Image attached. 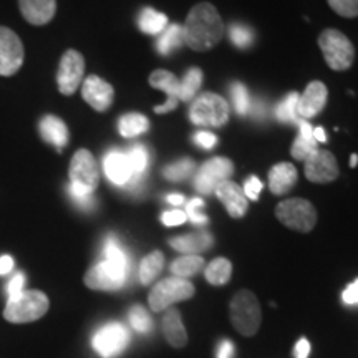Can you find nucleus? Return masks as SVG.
Returning <instances> with one entry per match:
<instances>
[{
	"mask_svg": "<svg viewBox=\"0 0 358 358\" xmlns=\"http://www.w3.org/2000/svg\"><path fill=\"white\" fill-rule=\"evenodd\" d=\"M338 164L335 156L327 150H317L306 159V178L317 185H327L338 178Z\"/></svg>",
	"mask_w": 358,
	"mask_h": 358,
	"instance_id": "obj_14",
	"label": "nucleus"
},
{
	"mask_svg": "<svg viewBox=\"0 0 358 358\" xmlns=\"http://www.w3.org/2000/svg\"><path fill=\"white\" fill-rule=\"evenodd\" d=\"M186 213L179 211V209H173V211H166L161 216V222L164 224V226L168 227H173V226H181V224L186 222Z\"/></svg>",
	"mask_w": 358,
	"mask_h": 358,
	"instance_id": "obj_43",
	"label": "nucleus"
},
{
	"mask_svg": "<svg viewBox=\"0 0 358 358\" xmlns=\"http://www.w3.org/2000/svg\"><path fill=\"white\" fill-rule=\"evenodd\" d=\"M48 297L40 290H24L19 297L12 299L7 302L3 317L12 324H27V322H35L47 313Z\"/></svg>",
	"mask_w": 358,
	"mask_h": 358,
	"instance_id": "obj_5",
	"label": "nucleus"
},
{
	"mask_svg": "<svg viewBox=\"0 0 358 358\" xmlns=\"http://www.w3.org/2000/svg\"><path fill=\"white\" fill-rule=\"evenodd\" d=\"M196 289L187 279L181 277H168L155 285L153 290L150 292L148 302L153 312L168 310L173 303L187 301L194 295Z\"/></svg>",
	"mask_w": 358,
	"mask_h": 358,
	"instance_id": "obj_6",
	"label": "nucleus"
},
{
	"mask_svg": "<svg viewBox=\"0 0 358 358\" xmlns=\"http://www.w3.org/2000/svg\"><path fill=\"white\" fill-rule=\"evenodd\" d=\"M181 45L185 43V30H182V25L179 24H168L166 29H164L163 34H159L158 43V52L161 55H169L174 50H178Z\"/></svg>",
	"mask_w": 358,
	"mask_h": 358,
	"instance_id": "obj_28",
	"label": "nucleus"
},
{
	"mask_svg": "<svg viewBox=\"0 0 358 358\" xmlns=\"http://www.w3.org/2000/svg\"><path fill=\"white\" fill-rule=\"evenodd\" d=\"M128 343L129 332L120 322H110V324L100 327L92 338L93 350L101 358L118 357L128 347Z\"/></svg>",
	"mask_w": 358,
	"mask_h": 358,
	"instance_id": "obj_8",
	"label": "nucleus"
},
{
	"mask_svg": "<svg viewBox=\"0 0 358 358\" xmlns=\"http://www.w3.org/2000/svg\"><path fill=\"white\" fill-rule=\"evenodd\" d=\"M297 182V169L290 163H279L268 171V189L275 196L287 194Z\"/></svg>",
	"mask_w": 358,
	"mask_h": 358,
	"instance_id": "obj_22",
	"label": "nucleus"
},
{
	"mask_svg": "<svg viewBox=\"0 0 358 358\" xmlns=\"http://www.w3.org/2000/svg\"><path fill=\"white\" fill-rule=\"evenodd\" d=\"M24 45L13 30L0 27V77H10L24 64Z\"/></svg>",
	"mask_w": 358,
	"mask_h": 358,
	"instance_id": "obj_13",
	"label": "nucleus"
},
{
	"mask_svg": "<svg viewBox=\"0 0 358 358\" xmlns=\"http://www.w3.org/2000/svg\"><path fill=\"white\" fill-rule=\"evenodd\" d=\"M22 17L32 25H47L57 13V0H19Z\"/></svg>",
	"mask_w": 358,
	"mask_h": 358,
	"instance_id": "obj_20",
	"label": "nucleus"
},
{
	"mask_svg": "<svg viewBox=\"0 0 358 358\" xmlns=\"http://www.w3.org/2000/svg\"><path fill=\"white\" fill-rule=\"evenodd\" d=\"M329 90L322 82H312L307 85L303 95L299 96L297 111L302 120H310L325 108Z\"/></svg>",
	"mask_w": 358,
	"mask_h": 358,
	"instance_id": "obj_16",
	"label": "nucleus"
},
{
	"mask_svg": "<svg viewBox=\"0 0 358 358\" xmlns=\"http://www.w3.org/2000/svg\"><path fill=\"white\" fill-rule=\"evenodd\" d=\"M163 334L168 343L174 348H182L187 343V332L181 320V313L169 307L163 315Z\"/></svg>",
	"mask_w": 358,
	"mask_h": 358,
	"instance_id": "obj_24",
	"label": "nucleus"
},
{
	"mask_svg": "<svg viewBox=\"0 0 358 358\" xmlns=\"http://www.w3.org/2000/svg\"><path fill=\"white\" fill-rule=\"evenodd\" d=\"M150 85L156 90H161L168 95L166 101L163 103L161 106H156L155 111L156 113H168V111L174 110L178 106L179 101V80L176 78V75H173L171 71L168 70H155L153 73L150 75Z\"/></svg>",
	"mask_w": 358,
	"mask_h": 358,
	"instance_id": "obj_18",
	"label": "nucleus"
},
{
	"mask_svg": "<svg viewBox=\"0 0 358 358\" xmlns=\"http://www.w3.org/2000/svg\"><path fill=\"white\" fill-rule=\"evenodd\" d=\"M70 185L87 192H95L100 182L96 161L88 150H78L70 163Z\"/></svg>",
	"mask_w": 358,
	"mask_h": 358,
	"instance_id": "obj_11",
	"label": "nucleus"
},
{
	"mask_svg": "<svg viewBox=\"0 0 358 358\" xmlns=\"http://www.w3.org/2000/svg\"><path fill=\"white\" fill-rule=\"evenodd\" d=\"M267 103L264 100H254L250 103V110H249V115L248 116H252L254 120H266L267 116Z\"/></svg>",
	"mask_w": 358,
	"mask_h": 358,
	"instance_id": "obj_46",
	"label": "nucleus"
},
{
	"mask_svg": "<svg viewBox=\"0 0 358 358\" xmlns=\"http://www.w3.org/2000/svg\"><path fill=\"white\" fill-rule=\"evenodd\" d=\"M169 245L176 249L178 252L186 254V256H198L201 250H208L213 245V237L208 232H198V234L173 237L169 239Z\"/></svg>",
	"mask_w": 358,
	"mask_h": 358,
	"instance_id": "obj_26",
	"label": "nucleus"
},
{
	"mask_svg": "<svg viewBox=\"0 0 358 358\" xmlns=\"http://www.w3.org/2000/svg\"><path fill=\"white\" fill-rule=\"evenodd\" d=\"M275 216L289 229L299 232H310L317 224V211L313 204L301 198L282 201L277 204Z\"/></svg>",
	"mask_w": 358,
	"mask_h": 358,
	"instance_id": "obj_7",
	"label": "nucleus"
},
{
	"mask_svg": "<svg viewBox=\"0 0 358 358\" xmlns=\"http://www.w3.org/2000/svg\"><path fill=\"white\" fill-rule=\"evenodd\" d=\"M38 131L42 134L43 140L55 146L58 151H60L64 146L69 145V140H70L69 128H66V124L62 122L58 116H53V115L43 116V118L40 120Z\"/></svg>",
	"mask_w": 358,
	"mask_h": 358,
	"instance_id": "obj_21",
	"label": "nucleus"
},
{
	"mask_svg": "<svg viewBox=\"0 0 358 358\" xmlns=\"http://www.w3.org/2000/svg\"><path fill=\"white\" fill-rule=\"evenodd\" d=\"M118 129L123 138H136L150 129V120L141 113H127L120 118Z\"/></svg>",
	"mask_w": 358,
	"mask_h": 358,
	"instance_id": "obj_29",
	"label": "nucleus"
},
{
	"mask_svg": "<svg viewBox=\"0 0 358 358\" xmlns=\"http://www.w3.org/2000/svg\"><path fill=\"white\" fill-rule=\"evenodd\" d=\"M203 208H204V201L201 198H194L191 199L189 203H187V213L186 216L189 217L191 222L194 224H208V216L203 213Z\"/></svg>",
	"mask_w": 358,
	"mask_h": 358,
	"instance_id": "obj_40",
	"label": "nucleus"
},
{
	"mask_svg": "<svg viewBox=\"0 0 358 358\" xmlns=\"http://www.w3.org/2000/svg\"><path fill=\"white\" fill-rule=\"evenodd\" d=\"M82 95L85 98V101H87L93 110L105 113V111L110 110V106L113 105L115 90L103 78L96 77V75H90V77L83 82Z\"/></svg>",
	"mask_w": 358,
	"mask_h": 358,
	"instance_id": "obj_15",
	"label": "nucleus"
},
{
	"mask_svg": "<svg viewBox=\"0 0 358 358\" xmlns=\"http://www.w3.org/2000/svg\"><path fill=\"white\" fill-rule=\"evenodd\" d=\"M138 25H140L141 32L148 35H159L168 27V17L164 13L155 10V8L145 7L138 15Z\"/></svg>",
	"mask_w": 358,
	"mask_h": 358,
	"instance_id": "obj_27",
	"label": "nucleus"
},
{
	"mask_svg": "<svg viewBox=\"0 0 358 358\" xmlns=\"http://www.w3.org/2000/svg\"><path fill=\"white\" fill-rule=\"evenodd\" d=\"M234 357V345L229 340H222L216 350V358H232Z\"/></svg>",
	"mask_w": 358,
	"mask_h": 358,
	"instance_id": "obj_48",
	"label": "nucleus"
},
{
	"mask_svg": "<svg viewBox=\"0 0 358 358\" xmlns=\"http://www.w3.org/2000/svg\"><path fill=\"white\" fill-rule=\"evenodd\" d=\"M357 163H358V156H357V155H352V158H350V166L355 168Z\"/></svg>",
	"mask_w": 358,
	"mask_h": 358,
	"instance_id": "obj_53",
	"label": "nucleus"
},
{
	"mask_svg": "<svg viewBox=\"0 0 358 358\" xmlns=\"http://www.w3.org/2000/svg\"><path fill=\"white\" fill-rule=\"evenodd\" d=\"M129 268L116 266L110 261H101L88 268L85 274V285L93 290H118L127 284Z\"/></svg>",
	"mask_w": 358,
	"mask_h": 358,
	"instance_id": "obj_9",
	"label": "nucleus"
},
{
	"mask_svg": "<svg viewBox=\"0 0 358 358\" xmlns=\"http://www.w3.org/2000/svg\"><path fill=\"white\" fill-rule=\"evenodd\" d=\"M204 268V259L201 256H182L171 264V274L174 277L187 279L199 274Z\"/></svg>",
	"mask_w": 358,
	"mask_h": 358,
	"instance_id": "obj_32",
	"label": "nucleus"
},
{
	"mask_svg": "<svg viewBox=\"0 0 358 358\" xmlns=\"http://www.w3.org/2000/svg\"><path fill=\"white\" fill-rule=\"evenodd\" d=\"M330 8L338 15L353 19L358 17V0H327Z\"/></svg>",
	"mask_w": 358,
	"mask_h": 358,
	"instance_id": "obj_39",
	"label": "nucleus"
},
{
	"mask_svg": "<svg viewBox=\"0 0 358 358\" xmlns=\"http://www.w3.org/2000/svg\"><path fill=\"white\" fill-rule=\"evenodd\" d=\"M24 284H25L24 274H17L10 282H8V285H7L8 301H12V299H17L22 292H24Z\"/></svg>",
	"mask_w": 358,
	"mask_h": 358,
	"instance_id": "obj_45",
	"label": "nucleus"
},
{
	"mask_svg": "<svg viewBox=\"0 0 358 358\" xmlns=\"http://www.w3.org/2000/svg\"><path fill=\"white\" fill-rule=\"evenodd\" d=\"M182 30H185V43L187 47L196 52H206L221 42L226 27L213 3L201 2L187 13Z\"/></svg>",
	"mask_w": 358,
	"mask_h": 358,
	"instance_id": "obj_1",
	"label": "nucleus"
},
{
	"mask_svg": "<svg viewBox=\"0 0 358 358\" xmlns=\"http://www.w3.org/2000/svg\"><path fill=\"white\" fill-rule=\"evenodd\" d=\"M85 75V58L77 50H66L57 71V83L62 95H73Z\"/></svg>",
	"mask_w": 358,
	"mask_h": 358,
	"instance_id": "obj_12",
	"label": "nucleus"
},
{
	"mask_svg": "<svg viewBox=\"0 0 358 358\" xmlns=\"http://www.w3.org/2000/svg\"><path fill=\"white\" fill-rule=\"evenodd\" d=\"M342 299L347 306H355V303H358V279L355 282H352V284L343 290Z\"/></svg>",
	"mask_w": 358,
	"mask_h": 358,
	"instance_id": "obj_47",
	"label": "nucleus"
},
{
	"mask_svg": "<svg viewBox=\"0 0 358 358\" xmlns=\"http://www.w3.org/2000/svg\"><path fill=\"white\" fill-rule=\"evenodd\" d=\"M164 267V256L159 250H153L143 259L140 264V282L143 285H150Z\"/></svg>",
	"mask_w": 358,
	"mask_h": 358,
	"instance_id": "obj_30",
	"label": "nucleus"
},
{
	"mask_svg": "<svg viewBox=\"0 0 358 358\" xmlns=\"http://www.w3.org/2000/svg\"><path fill=\"white\" fill-rule=\"evenodd\" d=\"M196 169V164L192 159H179L176 163H171L168 164L166 168L163 169V176L168 179V181H185L189 176H192V173H194Z\"/></svg>",
	"mask_w": 358,
	"mask_h": 358,
	"instance_id": "obj_35",
	"label": "nucleus"
},
{
	"mask_svg": "<svg viewBox=\"0 0 358 358\" xmlns=\"http://www.w3.org/2000/svg\"><path fill=\"white\" fill-rule=\"evenodd\" d=\"M166 201L169 204H173V206H176V208H179L181 204H185V196L178 194V192H173V194H168Z\"/></svg>",
	"mask_w": 358,
	"mask_h": 358,
	"instance_id": "obj_51",
	"label": "nucleus"
},
{
	"mask_svg": "<svg viewBox=\"0 0 358 358\" xmlns=\"http://www.w3.org/2000/svg\"><path fill=\"white\" fill-rule=\"evenodd\" d=\"M262 191V181L256 176H250L248 181H245L244 185V194L248 199H252V201H257L259 199V194H261Z\"/></svg>",
	"mask_w": 358,
	"mask_h": 358,
	"instance_id": "obj_42",
	"label": "nucleus"
},
{
	"mask_svg": "<svg viewBox=\"0 0 358 358\" xmlns=\"http://www.w3.org/2000/svg\"><path fill=\"white\" fill-rule=\"evenodd\" d=\"M13 268V259L10 256H2L0 257V275L8 274Z\"/></svg>",
	"mask_w": 358,
	"mask_h": 358,
	"instance_id": "obj_50",
	"label": "nucleus"
},
{
	"mask_svg": "<svg viewBox=\"0 0 358 358\" xmlns=\"http://www.w3.org/2000/svg\"><path fill=\"white\" fill-rule=\"evenodd\" d=\"M214 194L217 196L219 201L224 204L226 211L229 213L231 217L241 219L248 213V198H245L243 187L236 185L234 181H224L216 187Z\"/></svg>",
	"mask_w": 358,
	"mask_h": 358,
	"instance_id": "obj_17",
	"label": "nucleus"
},
{
	"mask_svg": "<svg viewBox=\"0 0 358 358\" xmlns=\"http://www.w3.org/2000/svg\"><path fill=\"white\" fill-rule=\"evenodd\" d=\"M189 120L196 127L222 128L229 122V103L216 93H203L192 100Z\"/></svg>",
	"mask_w": 358,
	"mask_h": 358,
	"instance_id": "obj_3",
	"label": "nucleus"
},
{
	"mask_svg": "<svg viewBox=\"0 0 358 358\" xmlns=\"http://www.w3.org/2000/svg\"><path fill=\"white\" fill-rule=\"evenodd\" d=\"M229 38L237 48L244 50V48L252 47L254 40H256V34L252 32L249 25L234 22V24L229 25Z\"/></svg>",
	"mask_w": 358,
	"mask_h": 358,
	"instance_id": "obj_37",
	"label": "nucleus"
},
{
	"mask_svg": "<svg viewBox=\"0 0 358 358\" xmlns=\"http://www.w3.org/2000/svg\"><path fill=\"white\" fill-rule=\"evenodd\" d=\"M129 324H131L133 330L138 334H148L153 327V320H151L150 313H148L141 306H134L129 310Z\"/></svg>",
	"mask_w": 358,
	"mask_h": 358,
	"instance_id": "obj_38",
	"label": "nucleus"
},
{
	"mask_svg": "<svg viewBox=\"0 0 358 358\" xmlns=\"http://www.w3.org/2000/svg\"><path fill=\"white\" fill-rule=\"evenodd\" d=\"M319 47L327 65L335 71L348 70L355 60V48L347 35L340 30L327 29L319 35Z\"/></svg>",
	"mask_w": 358,
	"mask_h": 358,
	"instance_id": "obj_4",
	"label": "nucleus"
},
{
	"mask_svg": "<svg viewBox=\"0 0 358 358\" xmlns=\"http://www.w3.org/2000/svg\"><path fill=\"white\" fill-rule=\"evenodd\" d=\"M232 264L224 257H217L206 267V280L213 285H224L231 280Z\"/></svg>",
	"mask_w": 358,
	"mask_h": 358,
	"instance_id": "obj_31",
	"label": "nucleus"
},
{
	"mask_svg": "<svg viewBox=\"0 0 358 358\" xmlns=\"http://www.w3.org/2000/svg\"><path fill=\"white\" fill-rule=\"evenodd\" d=\"M313 138H315L317 143H327V134H325V129L322 127H317L313 128Z\"/></svg>",
	"mask_w": 358,
	"mask_h": 358,
	"instance_id": "obj_52",
	"label": "nucleus"
},
{
	"mask_svg": "<svg viewBox=\"0 0 358 358\" xmlns=\"http://www.w3.org/2000/svg\"><path fill=\"white\" fill-rule=\"evenodd\" d=\"M310 353V342L307 338H301L295 345V358H307Z\"/></svg>",
	"mask_w": 358,
	"mask_h": 358,
	"instance_id": "obj_49",
	"label": "nucleus"
},
{
	"mask_svg": "<svg viewBox=\"0 0 358 358\" xmlns=\"http://www.w3.org/2000/svg\"><path fill=\"white\" fill-rule=\"evenodd\" d=\"M103 168L108 179L116 186H127L131 179V166L128 155L122 150H111L103 159Z\"/></svg>",
	"mask_w": 358,
	"mask_h": 358,
	"instance_id": "obj_19",
	"label": "nucleus"
},
{
	"mask_svg": "<svg viewBox=\"0 0 358 358\" xmlns=\"http://www.w3.org/2000/svg\"><path fill=\"white\" fill-rule=\"evenodd\" d=\"M69 192H70V198L77 203L82 209H92L95 206V199H93L92 192H87L80 187L70 185L69 186Z\"/></svg>",
	"mask_w": 358,
	"mask_h": 358,
	"instance_id": "obj_41",
	"label": "nucleus"
},
{
	"mask_svg": "<svg viewBox=\"0 0 358 358\" xmlns=\"http://www.w3.org/2000/svg\"><path fill=\"white\" fill-rule=\"evenodd\" d=\"M229 93H231L232 106H234V110L237 111V115H239V116H248L249 115V110H250V103H252V100H250V95H249L248 88H245L243 83L234 82V83H231Z\"/></svg>",
	"mask_w": 358,
	"mask_h": 358,
	"instance_id": "obj_36",
	"label": "nucleus"
},
{
	"mask_svg": "<svg viewBox=\"0 0 358 358\" xmlns=\"http://www.w3.org/2000/svg\"><path fill=\"white\" fill-rule=\"evenodd\" d=\"M129 166H131V179L127 185V187L136 189L145 182V176L148 173V166H150V153H148L146 146L143 145H133L127 151Z\"/></svg>",
	"mask_w": 358,
	"mask_h": 358,
	"instance_id": "obj_23",
	"label": "nucleus"
},
{
	"mask_svg": "<svg viewBox=\"0 0 358 358\" xmlns=\"http://www.w3.org/2000/svg\"><path fill=\"white\" fill-rule=\"evenodd\" d=\"M203 85V71L199 69H191L179 82V101H192L196 93Z\"/></svg>",
	"mask_w": 358,
	"mask_h": 358,
	"instance_id": "obj_34",
	"label": "nucleus"
},
{
	"mask_svg": "<svg viewBox=\"0 0 358 358\" xmlns=\"http://www.w3.org/2000/svg\"><path fill=\"white\" fill-rule=\"evenodd\" d=\"M231 322L234 329L244 337H252L257 334L262 322L261 303L250 290H239L231 301Z\"/></svg>",
	"mask_w": 358,
	"mask_h": 358,
	"instance_id": "obj_2",
	"label": "nucleus"
},
{
	"mask_svg": "<svg viewBox=\"0 0 358 358\" xmlns=\"http://www.w3.org/2000/svg\"><path fill=\"white\" fill-rule=\"evenodd\" d=\"M192 141H194L199 148H203V150H213V148L217 145V138L209 131L194 133V136H192Z\"/></svg>",
	"mask_w": 358,
	"mask_h": 358,
	"instance_id": "obj_44",
	"label": "nucleus"
},
{
	"mask_svg": "<svg viewBox=\"0 0 358 358\" xmlns=\"http://www.w3.org/2000/svg\"><path fill=\"white\" fill-rule=\"evenodd\" d=\"M299 136L294 141L290 153L295 159L306 161L313 151L319 150V143L313 138V127L308 123V120H299Z\"/></svg>",
	"mask_w": 358,
	"mask_h": 358,
	"instance_id": "obj_25",
	"label": "nucleus"
},
{
	"mask_svg": "<svg viewBox=\"0 0 358 358\" xmlns=\"http://www.w3.org/2000/svg\"><path fill=\"white\" fill-rule=\"evenodd\" d=\"M234 173V164L227 158H213L206 161L194 176V187L199 194H214L216 187L229 181Z\"/></svg>",
	"mask_w": 358,
	"mask_h": 358,
	"instance_id": "obj_10",
	"label": "nucleus"
},
{
	"mask_svg": "<svg viewBox=\"0 0 358 358\" xmlns=\"http://www.w3.org/2000/svg\"><path fill=\"white\" fill-rule=\"evenodd\" d=\"M299 93H289L287 96L282 100L275 108V118L282 123H289V124H297L301 116H299L297 111V105H299Z\"/></svg>",
	"mask_w": 358,
	"mask_h": 358,
	"instance_id": "obj_33",
	"label": "nucleus"
}]
</instances>
